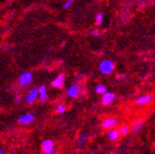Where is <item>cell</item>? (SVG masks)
<instances>
[{
	"label": "cell",
	"instance_id": "obj_4",
	"mask_svg": "<svg viewBox=\"0 0 155 154\" xmlns=\"http://www.w3.org/2000/svg\"><path fill=\"white\" fill-rule=\"evenodd\" d=\"M39 96H38V90L35 87L30 88L29 91L28 92V94L25 97V102L28 105L33 104L37 101Z\"/></svg>",
	"mask_w": 155,
	"mask_h": 154
},
{
	"label": "cell",
	"instance_id": "obj_24",
	"mask_svg": "<svg viewBox=\"0 0 155 154\" xmlns=\"http://www.w3.org/2000/svg\"><path fill=\"white\" fill-rule=\"evenodd\" d=\"M0 113H1V109H0Z\"/></svg>",
	"mask_w": 155,
	"mask_h": 154
},
{
	"label": "cell",
	"instance_id": "obj_17",
	"mask_svg": "<svg viewBox=\"0 0 155 154\" xmlns=\"http://www.w3.org/2000/svg\"><path fill=\"white\" fill-rule=\"evenodd\" d=\"M103 17H104V15L102 12H98L97 14V16H96V25L97 26H100L102 24V22H103Z\"/></svg>",
	"mask_w": 155,
	"mask_h": 154
},
{
	"label": "cell",
	"instance_id": "obj_1",
	"mask_svg": "<svg viewBox=\"0 0 155 154\" xmlns=\"http://www.w3.org/2000/svg\"><path fill=\"white\" fill-rule=\"evenodd\" d=\"M98 69L103 75H110L113 73L114 69V64L111 60H103L100 61Z\"/></svg>",
	"mask_w": 155,
	"mask_h": 154
},
{
	"label": "cell",
	"instance_id": "obj_20",
	"mask_svg": "<svg viewBox=\"0 0 155 154\" xmlns=\"http://www.w3.org/2000/svg\"><path fill=\"white\" fill-rule=\"evenodd\" d=\"M22 100H23V97H22L21 95H16V96H15V97H14V103L18 104V103H20Z\"/></svg>",
	"mask_w": 155,
	"mask_h": 154
},
{
	"label": "cell",
	"instance_id": "obj_15",
	"mask_svg": "<svg viewBox=\"0 0 155 154\" xmlns=\"http://www.w3.org/2000/svg\"><path fill=\"white\" fill-rule=\"evenodd\" d=\"M143 126H144V121H143V120H139V121H137V122L135 123V124L134 125L133 132H134V133H138L139 130H140V129L143 128Z\"/></svg>",
	"mask_w": 155,
	"mask_h": 154
},
{
	"label": "cell",
	"instance_id": "obj_23",
	"mask_svg": "<svg viewBox=\"0 0 155 154\" xmlns=\"http://www.w3.org/2000/svg\"><path fill=\"white\" fill-rule=\"evenodd\" d=\"M0 154H6L5 151H4V149L2 148H0Z\"/></svg>",
	"mask_w": 155,
	"mask_h": 154
},
{
	"label": "cell",
	"instance_id": "obj_21",
	"mask_svg": "<svg viewBox=\"0 0 155 154\" xmlns=\"http://www.w3.org/2000/svg\"><path fill=\"white\" fill-rule=\"evenodd\" d=\"M90 34L93 35V36H98V35H100V31L98 29H92Z\"/></svg>",
	"mask_w": 155,
	"mask_h": 154
},
{
	"label": "cell",
	"instance_id": "obj_10",
	"mask_svg": "<svg viewBox=\"0 0 155 154\" xmlns=\"http://www.w3.org/2000/svg\"><path fill=\"white\" fill-rule=\"evenodd\" d=\"M38 96H39V98H40L41 102H45L48 100V89H46V86L42 84L40 85L38 88Z\"/></svg>",
	"mask_w": 155,
	"mask_h": 154
},
{
	"label": "cell",
	"instance_id": "obj_18",
	"mask_svg": "<svg viewBox=\"0 0 155 154\" xmlns=\"http://www.w3.org/2000/svg\"><path fill=\"white\" fill-rule=\"evenodd\" d=\"M66 111V106L64 105V104H60L56 107V113H59V114H61V113H64Z\"/></svg>",
	"mask_w": 155,
	"mask_h": 154
},
{
	"label": "cell",
	"instance_id": "obj_5",
	"mask_svg": "<svg viewBox=\"0 0 155 154\" xmlns=\"http://www.w3.org/2000/svg\"><path fill=\"white\" fill-rule=\"evenodd\" d=\"M35 119L34 114L31 113H26L24 114H21L17 118V122L21 125H28L30 123H32Z\"/></svg>",
	"mask_w": 155,
	"mask_h": 154
},
{
	"label": "cell",
	"instance_id": "obj_22",
	"mask_svg": "<svg viewBox=\"0 0 155 154\" xmlns=\"http://www.w3.org/2000/svg\"><path fill=\"white\" fill-rule=\"evenodd\" d=\"M126 75L125 74H120V75H117V78H125Z\"/></svg>",
	"mask_w": 155,
	"mask_h": 154
},
{
	"label": "cell",
	"instance_id": "obj_7",
	"mask_svg": "<svg viewBox=\"0 0 155 154\" xmlns=\"http://www.w3.org/2000/svg\"><path fill=\"white\" fill-rule=\"evenodd\" d=\"M66 95L70 98H76L80 95V86L77 82L72 83L66 90Z\"/></svg>",
	"mask_w": 155,
	"mask_h": 154
},
{
	"label": "cell",
	"instance_id": "obj_6",
	"mask_svg": "<svg viewBox=\"0 0 155 154\" xmlns=\"http://www.w3.org/2000/svg\"><path fill=\"white\" fill-rule=\"evenodd\" d=\"M64 81H65V75L64 73H61L50 82V86L53 88H58V89L63 88L64 85Z\"/></svg>",
	"mask_w": 155,
	"mask_h": 154
},
{
	"label": "cell",
	"instance_id": "obj_16",
	"mask_svg": "<svg viewBox=\"0 0 155 154\" xmlns=\"http://www.w3.org/2000/svg\"><path fill=\"white\" fill-rule=\"evenodd\" d=\"M118 132L120 133V135H127L129 133H130V127L128 125H121L119 127V129Z\"/></svg>",
	"mask_w": 155,
	"mask_h": 154
},
{
	"label": "cell",
	"instance_id": "obj_12",
	"mask_svg": "<svg viewBox=\"0 0 155 154\" xmlns=\"http://www.w3.org/2000/svg\"><path fill=\"white\" fill-rule=\"evenodd\" d=\"M87 139H88V134H87L86 133H81V136L79 137V139L77 140V143H76L77 148H78V149H82V148H83V146H84V144H85V142L87 141Z\"/></svg>",
	"mask_w": 155,
	"mask_h": 154
},
{
	"label": "cell",
	"instance_id": "obj_9",
	"mask_svg": "<svg viewBox=\"0 0 155 154\" xmlns=\"http://www.w3.org/2000/svg\"><path fill=\"white\" fill-rule=\"evenodd\" d=\"M117 125H118V120L114 117H110V118H106L105 120H103L101 127L104 129H111Z\"/></svg>",
	"mask_w": 155,
	"mask_h": 154
},
{
	"label": "cell",
	"instance_id": "obj_2",
	"mask_svg": "<svg viewBox=\"0 0 155 154\" xmlns=\"http://www.w3.org/2000/svg\"><path fill=\"white\" fill-rule=\"evenodd\" d=\"M41 149L44 154H56L55 142L52 139H45L41 143Z\"/></svg>",
	"mask_w": 155,
	"mask_h": 154
},
{
	"label": "cell",
	"instance_id": "obj_14",
	"mask_svg": "<svg viewBox=\"0 0 155 154\" xmlns=\"http://www.w3.org/2000/svg\"><path fill=\"white\" fill-rule=\"evenodd\" d=\"M95 91H96L97 94L102 96L103 94H105L106 92H107V87L104 85V84L98 83V84H97V85L95 86Z\"/></svg>",
	"mask_w": 155,
	"mask_h": 154
},
{
	"label": "cell",
	"instance_id": "obj_13",
	"mask_svg": "<svg viewBox=\"0 0 155 154\" xmlns=\"http://www.w3.org/2000/svg\"><path fill=\"white\" fill-rule=\"evenodd\" d=\"M107 135L111 141H116L117 139H119V137H120L119 132L117 129H111L109 132H108Z\"/></svg>",
	"mask_w": 155,
	"mask_h": 154
},
{
	"label": "cell",
	"instance_id": "obj_3",
	"mask_svg": "<svg viewBox=\"0 0 155 154\" xmlns=\"http://www.w3.org/2000/svg\"><path fill=\"white\" fill-rule=\"evenodd\" d=\"M33 73L30 71H25L23 72L18 78V83L21 86H28L30 83L33 81Z\"/></svg>",
	"mask_w": 155,
	"mask_h": 154
},
{
	"label": "cell",
	"instance_id": "obj_8",
	"mask_svg": "<svg viewBox=\"0 0 155 154\" xmlns=\"http://www.w3.org/2000/svg\"><path fill=\"white\" fill-rule=\"evenodd\" d=\"M115 99V94L113 93V92H106L105 94L102 95L101 97V103L104 106H108L114 102V100Z\"/></svg>",
	"mask_w": 155,
	"mask_h": 154
},
{
	"label": "cell",
	"instance_id": "obj_19",
	"mask_svg": "<svg viewBox=\"0 0 155 154\" xmlns=\"http://www.w3.org/2000/svg\"><path fill=\"white\" fill-rule=\"evenodd\" d=\"M73 3H74V0H66V1L63 5V9L64 10L69 9V8H70L73 5Z\"/></svg>",
	"mask_w": 155,
	"mask_h": 154
},
{
	"label": "cell",
	"instance_id": "obj_11",
	"mask_svg": "<svg viewBox=\"0 0 155 154\" xmlns=\"http://www.w3.org/2000/svg\"><path fill=\"white\" fill-rule=\"evenodd\" d=\"M152 99V96L150 95H147V96H142V97H139L136 100H135V103L137 105H145L147 103H149L151 101Z\"/></svg>",
	"mask_w": 155,
	"mask_h": 154
}]
</instances>
